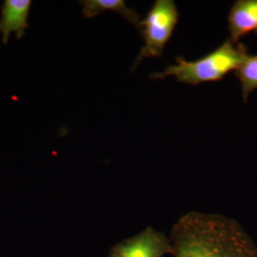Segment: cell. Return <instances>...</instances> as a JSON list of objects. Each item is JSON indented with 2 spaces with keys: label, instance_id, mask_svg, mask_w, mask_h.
I'll return each instance as SVG.
<instances>
[{
  "label": "cell",
  "instance_id": "cell-1",
  "mask_svg": "<svg viewBox=\"0 0 257 257\" xmlns=\"http://www.w3.org/2000/svg\"><path fill=\"white\" fill-rule=\"evenodd\" d=\"M170 239L173 257H257L255 242L238 222L216 213L184 214Z\"/></svg>",
  "mask_w": 257,
  "mask_h": 257
},
{
  "label": "cell",
  "instance_id": "cell-2",
  "mask_svg": "<svg viewBox=\"0 0 257 257\" xmlns=\"http://www.w3.org/2000/svg\"><path fill=\"white\" fill-rule=\"evenodd\" d=\"M247 47L233 43L230 38L208 55L189 61L182 56L175 58V64L169 65L161 73L151 75L153 80L175 77L179 82L189 85L215 82L222 80L231 71H236L248 56Z\"/></svg>",
  "mask_w": 257,
  "mask_h": 257
},
{
  "label": "cell",
  "instance_id": "cell-3",
  "mask_svg": "<svg viewBox=\"0 0 257 257\" xmlns=\"http://www.w3.org/2000/svg\"><path fill=\"white\" fill-rule=\"evenodd\" d=\"M179 13L173 0H156L141 20L139 32L144 39V46L135 62L136 68L143 59L160 57L178 23Z\"/></svg>",
  "mask_w": 257,
  "mask_h": 257
},
{
  "label": "cell",
  "instance_id": "cell-4",
  "mask_svg": "<svg viewBox=\"0 0 257 257\" xmlns=\"http://www.w3.org/2000/svg\"><path fill=\"white\" fill-rule=\"evenodd\" d=\"M168 254H173L170 237L152 227H147L116 244L110 249L108 257H165Z\"/></svg>",
  "mask_w": 257,
  "mask_h": 257
},
{
  "label": "cell",
  "instance_id": "cell-5",
  "mask_svg": "<svg viewBox=\"0 0 257 257\" xmlns=\"http://www.w3.org/2000/svg\"><path fill=\"white\" fill-rule=\"evenodd\" d=\"M32 7L31 0H5L1 6L0 33L2 42H9L12 33H16L20 39L24 37L25 31L29 28L28 18Z\"/></svg>",
  "mask_w": 257,
  "mask_h": 257
},
{
  "label": "cell",
  "instance_id": "cell-6",
  "mask_svg": "<svg viewBox=\"0 0 257 257\" xmlns=\"http://www.w3.org/2000/svg\"><path fill=\"white\" fill-rule=\"evenodd\" d=\"M230 40L238 43L241 37L250 33L257 35V0L234 2L228 17Z\"/></svg>",
  "mask_w": 257,
  "mask_h": 257
},
{
  "label": "cell",
  "instance_id": "cell-7",
  "mask_svg": "<svg viewBox=\"0 0 257 257\" xmlns=\"http://www.w3.org/2000/svg\"><path fill=\"white\" fill-rule=\"evenodd\" d=\"M83 16L86 19H92L101 13L111 11L119 14L135 27L140 28V17L136 11L128 8L124 0H84L80 2Z\"/></svg>",
  "mask_w": 257,
  "mask_h": 257
},
{
  "label": "cell",
  "instance_id": "cell-8",
  "mask_svg": "<svg viewBox=\"0 0 257 257\" xmlns=\"http://www.w3.org/2000/svg\"><path fill=\"white\" fill-rule=\"evenodd\" d=\"M235 76L241 83L243 100L247 102L248 95L257 89V55H248L235 71Z\"/></svg>",
  "mask_w": 257,
  "mask_h": 257
}]
</instances>
